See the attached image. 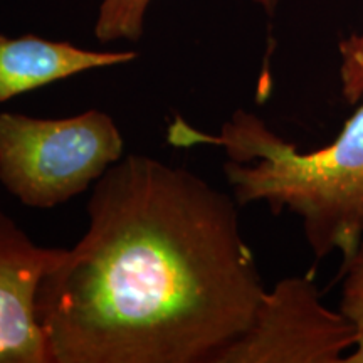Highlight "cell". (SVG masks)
Returning <instances> with one entry per match:
<instances>
[{"label":"cell","mask_w":363,"mask_h":363,"mask_svg":"<svg viewBox=\"0 0 363 363\" xmlns=\"http://www.w3.org/2000/svg\"><path fill=\"white\" fill-rule=\"evenodd\" d=\"M167 142L224 150V174L239 207L266 202L274 214L298 216L316 259L335 252L345 259L363 240V99L337 138L308 152L246 110L235 111L217 135L177 115Z\"/></svg>","instance_id":"cell-2"},{"label":"cell","mask_w":363,"mask_h":363,"mask_svg":"<svg viewBox=\"0 0 363 363\" xmlns=\"http://www.w3.org/2000/svg\"><path fill=\"white\" fill-rule=\"evenodd\" d=\"M342 264V301L340 311L355 330V347L345 363H363V240Z\"/></svg>","instance_id":"cell-8"},{"label":"cell","mask_w":363,"mask_h":363,"mask_svg":"<svg viewBox=\"0 0 363 363\" xmlns=\"http://www.w3.org/2000/svg\"><path fill=\"white\" fill-rule=\"evenodd\" d=\"M338 52L342 94L345 101L357 104L363 99V30L343 39Z\"/></svg>","instance_id":"cell-9"},{"label":"cell","mask_w":363,"mask_h":363,"mask_svg":"<svg viewBox=\"0 0 363 363\" xmlns=\"http://www.w3.org/2000/svg\"><path fill=\"white\" fill-rule=\"evenodd\" d=\"M136 57L138 54L133 51H93L34 34L22 38L0 34V104L54 81L99 67L128 65Z\"/></svg>","instance_id":"cell-6"},{"label":"cell","mask_w":363,"mask_h":363,"mask_svg":"<svg viewBox=\"0 0 363 363\" xmlns=\"http://www.w3.org/2000/svg\"><path fill=\"white\" fill-rule=\"evenodd\" d=\"M267 16H274L283 0H252ZM152 0H101L94 22V35L99 43L115 40L138 43L145 30V17Z\"/></svg>","instance_id":"cell-7"},{"label":"cell","mask_w":363,"mask_h":363,"mask_svg":"<svg viewBox=\"0 0 363 363\" xmlns=\"http://www.w3.org/2000/svg\"><path fill=\"white\" fill-rule=\"evenodd\" d=\"M123 148L120 128L104 111L0 113V184L30 208H54L86 192L121 160Z\"/></svg>","instance_id":"cell-3"},{"label":"cell","mask_w":363,"mask_h":363,"mask_svg":"<svg viewBox=\"0 0 363 363\" xmlns=\"http://www.w3.org/2000/svg\"><path fill=\"white\" fill-rule=\"evenodd\" d=\"M357 337L342 311L321 301L311 276H289L266 289L251 325L214 363H345Z\"/></svg>","instance_id":"cell-4"},{"label":"cell","mask_w":363,"mask_h":363,"mask_svg":"<svg viewBox=\"0 0 363 363\" xmlns=\"http://www.w3.org/2000/svg\"><path fill=\"white\" fill-rule=\"evenodd\" d=\"M62 252L38 246L0 211V363H51L35 299Z\"/></svg>","instance_id":"cell-5"},{"label":"cell","mask_w":363,"mask_h":363,"mask_svg":"<svg viewBox=\"0 0 363 363\" xmlns=\"http://www.w3.org/2000/svg\"><path fill=\"white\" fill-rule=\"evenodd\" d=\"M238 208L157 158L111 165L91 192L88 230L40 281L51 363H214L266 291Z\"/></svg>","instance_id":"cell-1"}]
</instances>
